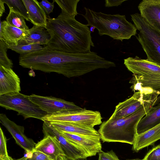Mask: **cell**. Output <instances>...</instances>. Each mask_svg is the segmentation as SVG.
I'll return each mask as SVG.
<instances>
[{"instance_id": "obj_9", "label": "cell", "mask_w": 160, "mask_h": 160, "mask_svg": "<svg viewBox=\"0 0 160 160\" xmlns=\"http://www.w3.org/2000/svg\"><path fill=\"white\" fill-rule=\"evenodd\" d=\"M160 97V94L152 91L142 90L134 92L132 96L119 103L111 118H117L130 115L134 113L147 103Z\"/></svg>"}, {"instance_id": "obj_17", "label": "cell", "mask_w": 160, "mask_h": 160, "mask_svg": "<svg viewBox=\"0 0 160 160\" xmlns=\"http://www.w3.org/2000/svg\"><path fill=\"white\" fill-rule=\"evenodd\" d=\"M0 40L7 46H16L28 32V30L21 29L9 25L6 21H0Z\"/></svg>"}, {"instance_id": "obj_20", "label": "cell", "mask_w": 160, "mask_h": 160, "mask_svg": "<svg viewBox=\"0 0 160 160\" xmlns=\"http://www.w3.org/2000/svg\"><path fill=\"white\" fill-rule=\"evenodd\" d=\"M28 11L30 22L33 25L46 28L47 24V16L36 0H22Z\"/></svg>"}, {"instance_id": "obj_38", "label": "cell", "mask_w": 160, "mask_h": 160, "mask_svg": "<svg viewBox=\"0 0 160 160\" xmlns=\"http://www.w3.org/2000/svg\"><path fill=\"white\" fill-rule=\"evenodd\" d=\"M84 160V159H77V160Z\"/></svg>"}, {"instance_id": "obj_37", "label": "cell", "mask_w": 160, "mask_h": 160, "mask_svg": "<svg viewBox=\"0 0 160 160\" xmlns=\"http://www.w3.org/2000/svg\"><path fill=\"white\" fill-rule=\"evenodd\" d=\"M144 160L143 159H131V160Z\"/></svg>"}, {"instance_id": "obj_22", "label": "cell", "mask_w": 160, "mask_h": 160, "mask_svg": "<svg viewBox=\"0 0 160 160\" xmlns=\"http://www.w3.org/2000/svg\"><path fill=\"white\" fill-rule=\"evenodd\" d=\"M160 123V102L152 108L141 119L138 125L137 135L142 133Z\"/></svg>"}, {"instance_id": "obj_14", "label": "cell", "mask_w": 160, "mask_h": 160, "mask_svg": "<svg viewBox=\"0 0 160 160\" xmlns=\"http://www.w3.org/2000/svg\"><path fill=\"white\" fill-rule=\"evenodd\" d=\"M138 8L144 19L160 32V0H143L139 4Z\"/></svg>"}, {"instance_id": "obj_4", "label": "cell", "mask_w": 160, "mask_h": 160, "mask_svg": "<svg viewBox=\"0 0 160 160\" xmlns=\"http://www.w3.org/2000/svg\"><path fill=\"white\" fill-rule=\"evenodd\" d=\"M84 9L85 13L82 15L87 21V25L96 28L101 36L107 35L122 41L137 34L136 26L128 21L124 15L97 12L86 7Z\"/></svg>"}, {"instance_id": "obj_6", "label": "cell", "mask_w": 160, "mask_h": 160, "mask_svg": "<svg viewBox=\"0 0 160 160\" xmlns=\"http://www.w3.org/2000/svg\"><path fill=\"white\" fill-rule=\"evenodd\" d=\"M139 31L137 38L147 56V59L160 66V32L150 25L138 13L131 15Z\"/></svg>"}, {"instance_id": "obj_31", "label": "cell", "mask_w": 160, "mask_h": 160, "mask_svg": "<svg viewBox=\"0 0 160 160\" xmlns=\"http://www.w3.org/2000/svg\"><path fill=\"white\" fill-rule=\"evenodd\" d=\"M98 160H120L112 150L99 153Z\"/></svg>"}, {"instance_id": "obj_29", "label": "cell", "mask_w": 160, "mask_h": 160, "mask_svg": "<svg viewBox=\"0 0 160 160\" xmlns=\"http://www.w3.org/2000/svg\"><path fill=\"white\" fill-rule=\"evenodd\" d=\"M7 147L6 138L1 127L0 128V158H8Z\"/></svg>"}, {"instance_id": "obj_18", "label": "cell", "mask_w": 160, "mask_h": 160, "mask_svg": "<svg viewBox=\"0 0 160 160\" xmlns=\"http://www.w3.org/2000/svg\"><path fill=\"white\" fill-rule=\"evenodd\" d=\"M160 139V123L148 130L137 135L132 144V150L138 152L141 149L154 144Z\"/></svg>"}, {"instance_id": "obj_10", "label": "cell", "mask_w": 160, "mask_h": 160, "mask_svg": "<svg viewBox=\"0 0 160 160\" xmlns=\"http://www.w3.org/2000/svg\"><path fill=\"white\" fill-rule=\"evenodd\" d=\"M42 132L44 136L50 135L56 138L61 146L65 155L71 160L85 159L90 157L82 147L64 137L61 132L49 124L44 122Z\"/></svg>"}, {"instance_id": "obj_12", "label": "cell", "mask_w": 160, "mask_h": 160, "mask_svg": "<svg viewBox=\"0 0 160 160\" xmlns=\"http://www.w3.org/2000/svg\"><path fill=\"white\" fill-rule=\"evenodd\" d=\"M0 122L11 134L16 143L26 152L33 150L36 143L25 134L23 126L17 124L3 113L0 114Z\"/></svg>"}, {"instance_id": "obj_1", "label": "cell", "mask_w": 160, "mask_h": 160, "mask_svg": "<svg viewBox=\"0 0 160 160\" xmlns=\"http://www.w3.org/2000/svg\"><path fill=\"white\" fill-rule=\"evenodd\" d=\"M19 63L23 68L45 72H54L70 78L82 76L104 67V58L96 52L67 53L49 49L20 55Z\"/></svg>"}, {"instance_id": "obj_25", "label": "cell", "mask_w": 160, "mask_h": 160, "mask_svg": "<svg viewBox=\"0 0 160 160\" xmlns=\"http://www.w3.org/2000/svg\"><path fill=\"white\" fill-rule=\"evenodd\" d=\"M9 9L19 13L27 21H30L29 16L22 0H2Z\"/></svg>"}, {"instance_id": "obj_21", "label": "cell", "mask_w": 160, "mask_h": 160, "mask_svg": "<svg viewBox=\"0 0 160 160\" xmlns=\"http://www.w3.org/2000/svg\"><path fill=\"white\" fill-rule=\"evenodd\" d=\"M46 122L60 131L89 136H100L98 131L94 128L66 122Z\"/></svg>"}, {"instance_id": "obj_23", "label": "cell", "mask_w": 160, "mask_h": 160, "mask_svg": "<svg viewBox=\"0 0 160 160\" xmlns=\"http://www.w3.org/2000/svg\"><path fill=\"white\" fill-rule=\"evenodd\" d=\"M80 0H53L61 9V13L72 18H75L78 13L77 4Z\"/></svg>"}, {"instance_id": "obj_32", "label": "cell", "mask_w": 160, "mask_h": 160, "mask_svg": "<svg viewBox=\"0 0 160 160\" xmlns=\"http://www.w3.org/2000/svg\"><path fill=\"white\" fill-rule=\"evenodd\" d=\"M54 2L51 3L47 0H43L39 3L46 14H49L53 12L54 7Z\"/></svg>"}, {"instance_id": "obj_27", "label": "cell", "mask_w": 160, "mask_h": 160, "mask_svg": "<svg viewBox=\"0 0 160 160\" xmlns=\"http://www.w3.org/2000/svg\"><path fill=\"white\" fill-rule=\"evenodd\" d=\"M8 49L7 45L0 40V66L12 68L13 63L11 60L8 57L7 53Z\"/></svg>"}, {"instance_id": "obj_3", "label": "cell", "mask_w": 160, "mask_h": 160, "mask_svg": "<svg viewBox=\"0 0 160 160\" xmlns=\"http://www.w3.org/2000/svg\"><path fill=\"white\" fill-rule=\"evenodd\" d=\"M159 100V98L152 100L128 116L115 119L110 118L103 122L98 131L102 142H120L132 145L137 135L139 121Z\"/></svg>"}, {"instance_id": "obj_34", "label": "cell", "mask_w": 160, "mask_h": 160, "mask_svg": "<svg viewBox=\"0 0 160 160\" xmlns=\"http://www.w3.org/2000/svg\"><path fill=\"white\" fill-rule=\"evenodd\" d=\"M4 3L2 0H0V17L2 16L3 14L5 12V8L4 6Z\"/></svg>"}, {"instance_id": "obj_7", "label": "cell", "mask_w": 160, "mask_h": 160, "mask_svg": "<svg viewBox=\"0 0 160 160\" xmlns=\"http://www.w3.org/2000/svg\"><path fill=\"white\" fill-rule=\"evenodd\" d=\"M0 106L12 110L21 115L24 119L34 118L42 120L48 114L32 102L28 96L20 92H13L0 95Z\"/></svg>"}, {"instance_id": "obj_15", "label": "cell", "mask_w": 160, "mask_h": 160, "mask_svg": "<svg viewBox=\"0 0 160 160\" xmlns=\"http://www.w3.org/2000/svg\"><path fill=\"white\" fill-rule=\"evenodd\" d=\"M21 90L20 79L12 68L0 66V95Z\"/></svg>"}, {"instance_id": "obj_24", "label": "cell", "mask_w": 160, "mask_h": 160, "mask_svg": "<svg viewBox=\"0 0 160 160\" xmlns=\"http://www.w3.org/2000/svg\"><path fill=\"white\" fill-rule=\"evenodd\" d=\"M6 19L7 22L12 26L24 30L29 29L24 18L19 13L10 9Z\"/></svg>"}, {"instance_id": "obj_13", "label": "cell", "mask_w": 160, "mask_h": 160, "mask_svg": "<svg viewBox=\"0 0 160 160\" xmlns=\"http://www.w3.org/2000/svg\"><path fill=\"white\" fill-rule=\"evenodd\" d=\"M60 132L67 139L75 142L84 148L89 153L90 157L95 156L97 153L102 151L100 136Z\"/></svg>"}, {"instance_id": "obj_30", "label": "cell", "mask_w": 160, "mask_h": 160, "mask_svg": "<svg viewBox=\"0 0 160 160\" xmlns=\"http://www.w3.org/2000/svg\"><path fill=\"white\" fill-rule=\"evenodd\" d=\"M143 159L144 160H160V144L150 150Z\"/></svg>"}, {"instance_id": "obj_16", "label": "cell", "mask_w": 160, "mask_h": 160, "mask_svg": "<svg viewBox=\"0 0 160 160\" xmlns=\"http://www.w3.org/2000/svg\"><path fill=\"white\" fill-rule=\"evenodd\" d=\"M34 150L45 154L52 160H58L61 155H65L56 138L50 135L44 136L36 143Z\"/></svg>"}, {"instance_id": "obj_28", "label": "cell", "mask_w": 160, "mask_h": 160, "mask_svg": "<svg viewBox=\"0 0 160 160\" xmlns=\"http://www.w3.org/2000/svg\"><path fill=\"white\" fill-rule=\"evenodd\" d=\"M26 152L22 158L14 160H52L45 154L34 149L32 151Z\"/></svg>"}, {"instance_id": "obj_8", "label": "cell", "mask_w": 160, "mask_h": 160, "mask_svg": "<svg viewBox=\"0 0 160 160\" xmlns=\"http://www.w3.org/2000/svg\"><path fill=\"white\" fill-rule=\"evenodd\" d=\"M102 118L98 111L83 109L74 111H62L47 114L42 119L44 122H68L94 128L101 124Z\"/></svg>"}, {"instance_id": "obj_36", "label": "cell", "mask_w": 160, "mask_h": 160, "mask_svg": "<svg viewBox=\"0 0 160 160\" xmlns=\"http://www.w3.org/2000/svg\"><path fill=\"white\" fill-rule=\"evenodd\" d=\"M0 160H14L11 157L9 156V157L3 158H0Z\"/></svg>"}, {"instance_id": "obj_11", "label": "cell", "mask_w": 160, "mask_h": 160, "mask_svg": "<svg viewBox=\"0 0 160 160\" xmlns=\"http://www.w3.org/2000/svg\"><path fill=\"white\" fill-rule=\"evenodd\" d=\"M29 99L48 114L62 111L79 110L83 108L73 102L51 96H41L32 94L28 96Z\"/></svg>"}, {"instance_id": "obj_26", "label": "cell", "mask_w": 160, "mask_h": 160, "mask_svg": "<svg viewBox=\"0 0 160 160\" xmlns=\"http://www.w3.org/2000/svg\"><path fill=\"white\" fill-rule=\"evenodd\" d=\"M8 48L19 54L20 55H24L41 50L43 47L39 44H31L8 46Z\"/></svg>"}, {"instance_id": "obj_19", "label": "cell", "mask_w": 160, "mask_h": 160, "mask_svg": "<svg viewBox=\"0 0 160 160\" xmlns=\"http://www.w3.org/2000/svg\"><path fill=\"white\" fill-rule=\"evenodd\" d=\"M51 38L48 31L45 28L33 25L18 42V44H38L47 45Z\"/></svg>"}, {"instance_id": "obj_35", "label": "cell", "mask_w": 160, "mask_h": 160, "mask_svg": "<svg viewBox=\"0 0 160 160\" xmlns=\"http://www.w3.org/2000/svg\"><path fill=\"white\" fill-rule=\"evenodd\" d=\"M58 160H71L64 155H61L59 156Z\"/></svg>"}, {"instance_id": "obj_5", "label": "cell", "mask_w": 160, "mask_h": 160, "mask_svg": "<svg viewBox=\"0 0 160 160\" xmlns=\"http://www.w3.org/2000/svg\"><path fill=\"white\" fill-rule=\"evenodd\" d=\"M124 64L133 74L129 81L133 91L146 89L160 94V66L138 56L124 59Z\"/></svg>"}, {"instance_id": "obj_2", "label": "cell", "mask_w": 160, "mask_h": 160, "mask_svg": "<svg viewBox=\"0 0 160 160\" xmlns=\"http://www.w3.org/2000/svg\"><path fill=\"white\" fill-rule=\"evenodd\" d=\"M46 29L51 36L46 46L49 49L67 53H85L94 47L91 31L87 24L60 13L56 18L47 16Z\"/></svg>"}, {"instance_id": "obj_33", "label": "cell", "mask_w": 160, "mask_h": 160, "mask_svg": "<svg viewBox=\"0 0 160 160\" xmlns=\"http://www.w3.org/2000/svg\"><path fill=\"white\" fill-rule=\"evenodd\" d=\"M127 0H106L105 6L106 7L118 6Z\"/></svg>"}]
</instances>
